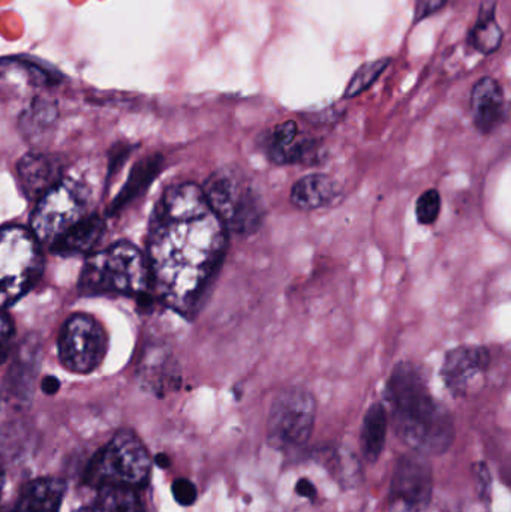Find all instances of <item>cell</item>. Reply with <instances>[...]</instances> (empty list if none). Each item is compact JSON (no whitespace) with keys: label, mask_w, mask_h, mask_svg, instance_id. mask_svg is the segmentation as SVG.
<instances>
[{"label":"cell","mask_w":511,"mask_h":512,"mask_svg":"<svg viewBox=\"0 0 511 512\" xmlns=\"http://www.w3.org/2000/svg\"><path fill=\"white\" fill-rule=\"evenodd\" d=\"M228 231L195 183L168 188L156 204L147 237V262L159 298L188 313L224 261Z\"/></svg>","instance_id":"obj_1"},{"label":"cell","mask_w":511,"mask_h":512,"mask_svg":"<svg viewBox=\"0 0 511 512\" xmlns=\"http://www.w3.org/2000/svg\"><path fill=\"white\" fill-rule=\"evenodd\" d=\"M387 415L399 438L420 454H441L453 442V420L429 390L425 375L413 363L402 361L386 385Z\"/></svg>","instance_id":"obj_2"},{"label":"cell","mask_w":511,"mask_h":512,"mask_svg":"<svg viewBox=\"0 0 511 512\" xmlns=\"http://www.w3.org/2000/svg\"><path fill=\"white\" fill-rule=\"evenodd\" d=\"M152 285L149 262L131 243H116L87 258L81 271L80 288L84 295H128L144 297Z\"/></svg>","instance_id":"obj_3"},{"label":"cell","mask_w":511,"mask_h":512,"mask_svg":"<svg viewBox=\"0 0 511 512\" xmlns=\"http://www.w3.org/2000/svg\"><path fill=\"white\" fill-rule=\"evenodd\" d=\"M201 189L210 209L228 233L248 236L263 224L266 215L263 198L240 168L225 167L215 171Z\"/></svg>","instance_id":"obj_4"},{"label":"cell","mask_w":511,"mask_h":512,"mask_svg":"<svg viewBox=\"0 0 511 512\" xmlns=\"http://www.w3.org/2000/svg\"><path fill=\"white\" fill-rule=\"evenodd\" d=\"M152 460L135 433L122 430L96 453L86 471L89 486L137 489L147 483Z\"/></svg>","instance_id":"obj_5"},{"label":"cell","mask_w":511,"mask_h":512,"mask_svg":"<svg viewBox=\"0 0 511 512\" xmlns=\"http://www.w3.org/2000/svg\"><path fill=\"white\" fill-rule=\"evenodd\" d=\"M42 254L32 231L23 227L0 228V307L14 304L38 282Z\"/></svg>","instance_id":"obj_6"},{"label":"cell","mask_w":511,"mask_h":512,"mask_svg":"<svg viewBox=\"0 0 511 512\" xmlns=\"http://www.w3.org/2000/svg\"><path fill=\"white\" fill-rule=\"evenodd\" d=\"M87 207V189L74 180L63 179L38 201L30 231L39 243L53 245L69 228L86 218Z\"/></svg>","instance_id":"obj_7"},{"label":"cell","mask_w":511,"mask_h":512,"mask_svg":"<svg viewBox=\"0 0 511 512\" xmlns=\"http://www.w3.org/2000/svg\"><path fill=\"white\" fill-rule=\"evenodd\" d=\"M317 402L311 391L294 387L282 391L267 421V438L276 450L290 451L303 447L314 429Z\"/></svg>","instance_id":"obj_8"},{"label":"cell","mask_w":511,"mask_h":512,"mask_svg":"<svg viewBox=\"0 0 511 512\" xmlns=\"http://www.w3.org/2000/svg\"><path fill=\"white\" fill-rule=\"evenodd\" d=\"M104 328L89 315H72L59 337V358L66 370L90 373L101 366L107 354Z\"/></svg>","instance_id":"obj_9"},{"label":"cell","mask_w":511,"mask_h":512,"mask_svg":"<svg viewBox=\"0 0 511 512\" xmlns=\"http://www.w3.org/2000/svg\"><path fill=\"white\" fill-rule=\"evenodd\" d=\"M41 357V340L36 334L24 336L12 348L11 366L0 385V406L9 411H23L30 405Z\"/></svg>","instance_id":"obj_10"},{"label":"cell","mask_w":511,"mask_h":512,"mask_svg":"<svg viewBox=\"0 0 511 512\" xmlns=\"http://www.w3.org/2000/svg\"><path fill=\"white\" fill-rule=\"evenodd\" d=\"M432 496V471L420 453L402 456L396 463L390 486V502L395 512H420Z\"/></svg>","instance_id":"obj_11"},{"label":"cell","mask_w":511,"mask_h":512,"mask_svg":"<svg viewBox=\"0 0 511 512\" xmlns=\"http://www.w3.org/2000/svg\"><path fill=\"white\" fill-rule=\"evenodd\" d=\"M491 363V354L485 346L465 345L452 349L444 358V384L456 397L467 396L477 382L483 379Z\"/></svg>","instance_id":"obj_12"},{"label":"cell","mask_w":511,"mask_h":512,"mask_svg":"<svg viewBox=\"0 0 511 512\" xmlns=\"http://www.w3.org/2000/svg\"><path fill=\"white\" fill-rule=\"evenodd\" d=\"M18 180L30 201H39L62 182V162L45 153H29L18 162Z\"/></svg>","instance_id":"obj_13"},{"label":"cell","mask_w":511,"mask_h":512,"mask_svg":"<svg viewBox=\"0 0 511 512\" xmlns=\"http://www.w3.org/2000/svg\"><path fill=\"white\" fill-rule=\"evenodd\" d=\"M471 113L474 125L482 134H492L506 120V98L495 78L483 77L471 90Z\"/></svg>","instance_id":"obj_14"},{"label":"cell","mask_w":511,"mask_h":512,"mask_svg":"<svg viewBox=\"0 0 511 512\" xmlns=\"http://www.w3.org/2000/svg\"><path fill=\"white\" fill-rule=\"evenodd\" d=\"M341 195L338 183L327 174H309L294 183L290 200L296 209L314 212L332 206Z\"/></svg>","instance_id":"obj_15"},{"label":"cell","mask_w":511,"mask_h":512,"mask_svg":"<svg viewBox=\"0 0 511 512\" xmlns=\"http://www.w3.org/2000/svg\"><path fill=\"white\" fill-rule=\"evenodd\" d=\"M104 233L105 224L99 216H86L54 242L51 251L60 256L89 254L101 242Z\"/></svg>","instance_id":"obj_16"},{"label":"cell","mask_w":511,"mask_h":512,"mask_svg":"<svg viewBox=\"0 0 511 512\" xmlns=\"http://www.w3.org/2000/svg\"><path fill=\"white\" fill-rule=\"evenodd\" d=\"M138 375L144 387L159 394L174 390L180 384L179 367L173 355L159 348L149 349L146 352Z\"/></svg>","instance_id":"obj_17"},{"label":"cell","mask_w":511,"mask_h":512,"mask_svg":"<svg viewBox=\"0 0 511 512\" xmlns=\"http://www.w3.org/2000/svg\"><path fill=\"white\" fill-rule=\"evenodd\" d=\"M65 483L57 478H41L26 484L17 502V512H59Z\"/></svg>","instance_id":"obj_18"},{"label":"cell","mask_w":511,"mask_h":512,"mask_svg":"<svg viewBox=\"0 0 511 512\" xmlns=\"http://www.w3.org/2000/svg\"><path fill=\"white\" fill-rule=\"evenodd\" d=\"M162 164H164V159H162L161 155H152L141 159V161L132 168L125 186H123L119 195L114 198L108 213H110V215H116L120 210L125 209L131 201H134L135 198L140 197L143 192H146L149 186L152 185L153 180L161 173Z\"/></svg>","instance_id":"obj_19"},{"label":"cell","mask_w":511,"mask_h":512,"mask_svg":"<svg viewBox=\"0 0 511 512\" xmlns=\"http://www.w3.org/2000/svg\"><path fill=\"white\" fill-rule=\"evenodd\" d=\"M389 415L386 406L375 403L366 412L362 427V451L368 462H375L386 444Z\"/></svg>","instance_id":"obj_20"},{"label":"cell","mask_w":511,"mask_h":512,"mask_svg":"<svg viewBox=\"0 0 511 512\" xmlns=\"http://www.w3.org/2000/svg\"><path fill=\"white\" fill-rule=\"evenodd\" d=\"M503 38V29L495 20V2L486 0L480 9L479 20L471 30L470 44L474 50L488 56L500 50Z\"/></svg>","instance_id":"obj_21"},{"label":"cell","mask_w":511,"mask_h":512,"mask_svg":"<svg viewBox=\"0 0 511 512\" xmlns=\"http://www.w3.org/2000/svg\"><path fill=\"white\" fill-rule=\"evenodd\" d=\"M90 508L93 512H144L137 493L128 487H102Z\"/></svg>","instance_id":"obj_22"},{"label":"cell","mask_w":511,"mask_h":512,"mask_svg":"<svg viewBox=\"0 0 511 512\" xmlns=\"http://www.w3.org/2000/svg\"><path fill=\"white\" fill-rule=\"evenodd\" d=\"M390 62H392L390 57H383V59L363 63V65L354 72L351 80L348 81L347 89H345L344 92V98H356V96L362 95L363 92H366V90H368L369 87H371L372 84L380 78V75L386 71Z\"/></svg>","instance_id":"obj_23"},{"label":"cell","mask_w":511,"mask_h":512,"mask_svg":"<svg viewBox=\"0 0 511 512\" xmlns=\"http://www.w3.org/2000/svg\"><path fill=\"white\" fill-rule=\"evenodd\" d=\"M54 117H56V110L48 102H42L41 99L36 101L21 119L24 138L30 140V138H38V135L44 134L45 131L50 129Z\"/></svg>","instance_id":"obj_24"},{"label":"cell","mask_w":511,"mask_h":512,"mask_svg":"<svg viewBox=\"0 0 511 512\" xmlns=\"http://www.w3.org/2000/svg\"><path fill=\"white\" fill-rule=\"evenodd\" d=\"M297 134H299V128H297V123L294 120H287V122L276 125L270 131L269 137L264 143L270 161L278 164L282 153L297 140Z\"/></svg>","instance_id":"obj_25"},{"label":"cell","mask_w":511,"mask_h":512,"mask_svg":"<svg viewBox=\"0 0 511 512\" xmlns=\"http://www.w3.org/2000/svg\"><path fill=\"white\" fill-rule=\"evenodd\" d=\"M441 213V195L437 189H428L416 203V218L420 225H432Z\"/></svg>","instance_id":"obj_26"},{"label":"cell","mask_w":511,"mask_h":512,"mask_svg":"<svg viewBox=\"0 0 511 512\" xmlns=\"http://www.w3.org/2000/svg\"><path fill=\"white\" fill-rule=\"evenodd\" d=\"M14 334L11 318L0 310V364L11 355L14 348Z\"/></svg>","instance_id":"obj_27"},{"label":"cell","mask_w":511,"mask_h":512,"mask_svg":"<svg viewBox=\"0 0 511 512\" xmlns=\"http://www.w3.org/2000/svg\"><path fill=\"white\" fill-rule=\"evenodd\" d=\"M171 490H173L174 499L183 507H189L197 501V489L186 478H179V480L174 481Z\"/></svg>","instance_id":"obj_28"},{"label":"cell","mask_w":511,"mask_h":512,"mask_svg":"<svg viewBox=\"0 0 511 512\" xmlns=\"http://www.w3.org/2000/svg\"><path fill=\"white\" fill-rule=\"evenodd\" d=\"M449 0H416L414 3V23L426 20L444 9Z\"/></svg>","instance_id":"obj_29"},{"label":"cell","mask_w":511,"mask_h":512,"mask_svg":"<svg viewBox=\"0 0 511 512\" xmlns=\"http://www.w3.org/2000/svg\"><path fill=\"white\" fill-rule=\"evenodd\" d=\"M129 152H131V149H128V147H120V149H117L116 153L111 156L110 170H108V174H110V176L116 174L120 161H125V159L128 158Z\"/></svg>","instance_id":"obj_30"},{"label":"cell","mask_w":511,"mask_h":512,"mask_svg":"<svg viewBox=\"0 0 511 512\" xmlns=\"http://www.w3.org/2000/svg\"><path fill=\"white\" fill-rule=\"evenodd\" d=\"M296 492L299 493L303 498L315 499L317 496V490H315L314 484L308 480H300L296 486Z\"/></svg>","instance_id":"obj_31"},{"label":"cell","mask_w":511,"mask_h":512,"mask_svg":"<svg viewBox=\"0 0 511 512\" xmlns=\"http://www.w3.org/2000/svg\"><path fill=\"white\" fill-rule=\"evenodd\" d=\"M41 388L45 394H48V396H53V394H56L57 391H59V379L54 378V376H47V378L42 379Z\"/></svg>","instance_id":"obj_32"},{"label":"cell","mask_w":511,"mask_h":512,"mask_svg":"<svg viewBox=\"0 0 511 512\" xmlns=\"http://www.w3.org/2000/svg\"><path fill=\"white\" fill-rule=\"evenodd\" d=\"M156 463H158V466H161V468H168V466H170V459H168L165 454H159V456L156 457Z\"/></svg>","instance_id":"obj_33"},{"label":"cell","mask_w":511,"mask_h":512,"mask_svg":"<svg viewBox=\"0 0 511 512\" xmlns=\"http://www.w3.org/2000/svg\"><path fill=\"white\" fill-rule=\"evenodd\" d=\"M2 489H3V475H2V471H0V495H2Z\"/></svg>","instance_id":"obj_34"},{"label":"cell","mask_w":511,"mask_h":512,"mask_svg":"<svg viewBox=\"0 0 511 512\" xmlns=\"http://www.w3.org/2000/svg\"><path fill=\"white\" fill-rule=\"evenodd\" d=\"M75 512H93V511H92V508H81V510H78Z\"/></svg>","instance_id":"obj_35"}]
</instances>
